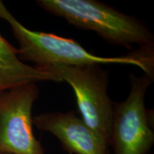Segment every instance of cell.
<instances>
[{"mask_svg": "<svg viewBox=\"0 0 154 154\" xmlns=\"http://www.w3.org/2000/svg\"><path fill=\"white\" fill-rule=\"evenodd\" d=\"M0 19L10 25L19 45V59L22 61L34 63V66L120 63L138 66L145 74L152 78L154 77L153 48L138 49L120 57H99L89 53L79 42L72 38L29 29L15 18L2 1H0Z\"/></svg>", "mask_w": 154, "mask_h": 154, "instance_id": "cell-1", "label": "cell"}, {"mask_svg": "<svg viewBox=\"0 0 154 154\" xmlns=\"http://www.w3.org/2000/svg\"><path fill=\"white\" fill-rule=\"evenodd\" d=\"M37 5L69 24L93 31L108 43L131 49L153 47L154 36L146 24L131 15L96 0H38Z\"/></svg>", "mask_w": 154, "mask_h": 154, "instance_id": "cell-2", "label": "cell"}, {"mask_svg": "<svg viewBox=\"0 0 154 154\" xmlns=\"http://www.w3.org/2000/svg\"><path fill=\"white\" fill-rule=\"evenodd\" d=\"M35 67L51 73L72 86L81 118L110 146L114 102L108 94V71L100 64H53Z\"/></svg>", "mask_w": 154, "mask_h": 154, "instance_id": "cell-3", "label": "cell"}, {"mask_svg": "<svg viewBox=\"0 0 154 154\" xmlns=\"http://www.w3.org/2000/svg\"><path fill=\"white\" fill-rule=\"evenodd\" d=\"M153 81L147 74H131L128 96L114 103L110 137L114 154H147L153 147V111L145 105L146 91Z\"/></svg>", "mask_w": 154, "mask_h": 154, "instance_id": "cell-4", "label": "cell"}, {"mask_svg": "<svg viewBox=\"0 0 154 154\" xmlns=\"http://www.w3.org/2000/svg\"><path fill=\"white\" fill-rule=\"evenodd\" d=\"M38 95L36 83L0 93V152L45 154L33 132L32 108Z\"/></svg>", "mask_w": 154, "mask_h": 154, "instance_id": "cell-5", "label": "cell"}, {"mask_svg": "<svg viewBox=\"0 0 154 154\" xmlns=\"http://www.w3.org/2000/svg\"><path fill=\"white\" fill-rule=\"evenodd\" d=\"M33 125L56 136L71 154L109 153L108 144L73 111L40 113L33 117Z\"/></svg>", "mask_w": 154, "mask_h": 154, "instance_id": "cell-6", "label": "cell"}, {"mask_svg": "<svg viewBox=\"0 0 154 154\" xmlns=\"http://www.w3.org/2000/svg\"><path fill=\"white\" fill-rule=\"evenodd\" d=\"M41 82H63L51 73L25 63L19 59L18 49L0 34V93L24 84Z\"/></svg>", "mask_w": 154, "mask_h": 154, "instance_id": "cell-7", "label": "cell"}, {"mask_svg": "<svg viewBox=\"0 0 154 154\" xmlns=\"http://www.w3.org/2000/svg\"><path fill=\"white\" fill-rule=\"evenodd\" d=\"M0 154H11L9 153H5V152H0Z\"/></svg>", "mask_w": 154, "mask_h": 154, "instance_id": "cell-8", "label": "cell"}]
</instances>
